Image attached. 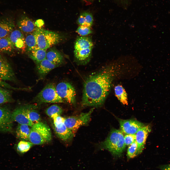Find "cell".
Returning a JSON list of instances; mask_svg holds the SVG:
<instances>
[{
	"label": "cell",
	"instance_id": "4316f807",
	"mask_svg": "<svg viewBox=\"0 0 170 170\" xmlns=\"http://www.w3.org/2000/svg\"><path fill=\"white\" fill-rule=\"evenodd\" d=\"M14 46L9 36L0 38V51L10 52L14 49Z\"/></svg>",
	"mask_w": 170,
	"mask_h": 170
},
{
	"label": "cell",
	"instance_id": "e575fe53",
	"mask_svg": "<svg viewBox=\"0 0 170 170\" xmlns=\"http://www.w3.org/2000/svg\"><path fill=\"white\" fill-rule=\"evenodd\" d=\"M158 168L161 170H170V164L160 165Z\"/></svg>",
	"mask_w": 170,
	"mask_h": 170
},
{
	"label": "cell",
	"instance_id": "4fadbf2b",
	"mask_svg": "<svg viewBox=\"0 0 170 170\" xmlns=\"http://www.w3.org/2000/svg\"><path fill=\"white\" fill-rule=\"evenodd\" d=\"M151 131V126L149 125H145L139 130L136 134V141L140 154L144 149L147 137Z\"/></svg>",
	"mask_w": 170,
	"mask_h": 170
},
{
	"label": "cell",
	"instance_id": "7402d4cb",
	"mask_svg": "<svg viewBox=\"0 0 170 170\" xmlns=\"http://www.w3.org/2000/svg\"><path fill=\"white\" fill-rule=\"evenodd\" d=\"M47 50L37 47L28 52L29 57L37 64L46 58Z\"/></svg>",
	"mask_w": 170,
	"mask_h": 170
},
{
	"label": "cell",
	"instance_id": "f546056e",
	"mask_svg": "<svg viewBox=\"0 0 170 170\" xmlns=\"http://www.w3.org/2000/svg\"><path fill=\"white\" fill-rule=\"evenodd\" d=\"M33 144L30 141L23 140L21 141L17 144V151L19 154H23L28 152Z\"/></svg>",
	"mask_w": 170,
	"mask_h": 170
},
{
	"label": "cell",
	"instance_id": "1f68e13d",
	"mask_svg": "<svg viewBox=\"0 0 170 170\" xmlns=\"http://www.w3.org/2000/svg\"><path fill=\"white\" fill-rule=\"evenodd\" d=\"M76 32L80 36H85L91 34L92 31L91 28L83 25H80L76 29Z\"/></svg>",
	"mask_w": 170,
	"mask_h": 170
},
{
	"label": "cell",
	"instance_id": "277c9868",
	"mask_svg": "<svg viewBox=\"0 0 170 170\" xmlns=\"http://www.w3.org/2000/svg\"><path fill=\"white\" fill-rule=\"evenodd\" d=\"M51 139L50 129L46 124L40 122L31 127L29 140L33 144H44L50 141Z\"/></svg>",
	"mask_w": 170,
	"mask_h": 170
},
{
	"label": "cell",
	"instance_id": "e0dca14e",
	"mask_svg": "<svg viewBox=\"0 0 170 170\" xmlns=\"http://www.w3.org/2000/svg\"><path fill=\"white\" fill-rule=\"evenodd\" d=\"M58 66L46 58L37 64L36 69L40 78L43 79L51 70Z\"/></svg>",
	"mask_w": 170,
	"mask_h": 170
},
{
	"label": "cell",
	"instance_id": "5bb4252c",
	"mask_svg": "<svg viewBox=\"0 0 170 170\" xmlns=\"http://www.w3.org/2000/svg\"><path fill=\"white\" fill-rule=\"evenodd\" d=\"M17 25L20 31L26 34L33 32L36 28L34 23L25 15H22L20 17Z\"/></svg>",
	"mask_w": 170,
	"mask_h": 170
},
{
	"label": "cell",
	"instance_id": "30bf717a",
	"mask_svg": "<svg viewBox=\"0 0 170 170\" xmlns=\"http://www.w3.org/2000/svg\"><path fill=\"white\" fill-rule=\"evenodd\" d=\"M0 78L4 81L15 82V73L10 65L5 59L0 58Z\"/></svg>",
	"mask_w": 170,
	"mask_h": 170
},
{
	"label": "cell",
	"instance_id": "52a82bcc",
	"mask_svg": "<svg viewBox=\"0 0 170 170\" xmlns=\"http://www.w3.org/2000/svg\"><path fill=\"white\" fill-rule=\"evenodd\" d=\"M56 91L64 100L69 104L74 105L76 102L75 89L72 85L67 82H62L56 86Z\"/></svg>",
	"mask_w": 170,
	"mask_h": 170
},
{
	"label": "cell",
	"instance_id": "d6986e66",
	"mask_svg": "<svg viewBox=\"0 0 170 170\" xmlns=\"http://www.w3.org/2000/svg\"><path fill=\"white\" fill-rule=\"evenodd\" d=\"M91 38L89 37L80 36L76 38L74 44V50L93 47Z\"/></svg>",
	"mask_w": 170,
	"mask_h": 170
},
{
	"label": "cell",
	"instance_id": "d4e9b609",
	"mask_svg": "<svg viewBox=\"0 0 170 170\" xmlns=\"http://www.w3.org/2000/svg\"><path fill=\"white\" fill-rule=\"evenodd\" d=\"M114 91L116 96L123 104H128L127 93L123 87L121 85H118L114 88Z\"/></svg>",
	"mask_w": 170,
	"mask_h": 170
},
{
	"label": "cell",
	"instance_id": "4dcf8cb0",
	"mask_svg": "<svg viewBox=\"0 0 170 170\" xmlns=\"http://www.w3.org/2000/svg\"><path fill=\"white\" fill-rule=\"evenodd\" d=\"M139 154L136 141L129 145L127 152V156L128 159L134 158Z\"/></svg>",
	"mask_w": 170,
	"mask_h": 170
},
{
	"label": "cell",
	"instance_id": "74e56055",
	"mask_svg": "<svg viewBox=\"0 0 170 170\" xmlns=\"http://www.w3.org/2000/svg\"><path fill=\"white\" fill-rule=\"evenodd\" d=\"M1 57V55H0V57Z\"/></svg>",
	"mask_w": 170,
	"mask_h": 170
},
{
	"label": "cell",
	"instance_id": "9a60e30c",
	"mask_svg": "<svg viewBox=\"0 0 170 170\" xmlns=\"http://www.w3.org/2000/svg\"><path fill=\"white\" fill-rule=\"evenodd\" d=\"M93 47L74 50V59L78 64L85 65L90 60L92 54Z\"/></svg>",
	"mask_w": 170,
	"mask_h": 170
},
{
	"label": "cell",
	"instance_id": "44dd1931",
	"mask_svg": "<svg viewBox=\"0 0 170 170\" xmlns=\"http://www.w3.org/2000/svg\"><path fill=\"white\" fill-rule=\"evenodd\" d=\"M23 107L25 115L33 124L41 122L40 115L33 106H27Z\"/></svg>",
	"mask_w": 170,
	"mask_h": 170
},
{
	"label": "cell",
	"instance_id": "8992f818",
	"mask_svg": "<svg viewBox=\"0 0 170 170\" xmlns=\"http://www.w3.org/2000/svg\"><path fill=\"white\" fill-rule=\"evenodd\" d=\"M94 108V107L92 108L87 112L81 113L77 115L65 118L64 124L67 127L75 134L80 127L88 124Z\"/></svg>",
	"mask_w": 170,
	"mask_h": 170
},
{
	"label": "cell",
	"instance_id": "484cf974",
	"mask_svg": "<svg viewBox=\"0 0 170 170\" xmlns=\"http://www.w3.org/2000/svg\"><path fill=\"white\" fill-rule=\"evenodd\" d=\"M25 38L27 52H29L38 47L36 37L34 31L27 34Z\"/></svg>",
	"mask_w": 170,
	"mask_h": 170
},
{
	"label": "cell",
	"instance_id": "d6a6232c",
	"mask_svg": "<svg viewBox=\"0 0 170 170\" xmlns=\"http://www.w3.org/2000/svg\"><path fill=\"white\" fill-rule=\"evenodd\" d=\"M0 86L4 88L7 89H12L14 90H26L28 89L26 88H19L13 87L6 82L0 78Z\"/></svg>",
	"mask_w": 170,
	"mask_h": 170
},
{
	"label": "cell",
	"instance_id": "8d00e7d4",
	"mask_svg": "<svg viewBox=\"0 0 170 170\" xmlns=\"http://www.w3.org/2000/svg\"><path fill=\"white\" fill-rule=\"evenodd\" d=\"M86 0L87 1H92L94 0Z\"/></svg>",
	"mask_w": 170,
	"mask_h": 170
},
{
	"label": "cell",
	"instance_id": "7c38bea8",
	"mask_svg": "<svg viewBox=\"0 0 170 170\" xmlns=\"http://www.w3.org/2000/svg\"><path fill=\"white\" fill-rule=\"evenodd\" d=\"M14 26L11 17L6 16L0 18V38L9 36Z\"/></svg>",
	"mask_w": 170,
	"mask_h": 170
},
{
	"label": "cell",
	"instance_id": "8fae6325",
	"mask_svg": "<svg viewBox=\"0 0 170 170\" xmlns=\"http://www.w3.org/2000/svg\"><path fill=\"white\" fill-rule=\"evenodd\" d=\"M8 36L15 49L22 52L26 51L25 37L21 31L17 30H13Z\"/></svg>",
	"mask_w": 170,
	"mask_h": 170
},
{
	"label": "cell",
	"instance_id": "d590c367",
	"mask_svg": "<svg viewBox=\"0 0 170 170\" xmlns=\"http://www.w3.org/2000/svg\"><path fill=\"white\" fill-rule=\"evenodd\" d=\"M34 23L36 27H41V26H42V25L44 24V22L42 20H39L37 21Z\"/></svg>",
	"mask_w": 170,
	"mask_h": 170
},
{
	"label": "cell",
	"instance_id": "ba28073f",
	"mask_svg": "<svg viewBox=\"0 0 170 170\" xmlns=\"http://www.w3.org/2000/svg\"><path fill=\"white\" fill-rule=\"evenodd\" d=\"M121 131L126 134H135L140 129L145 125L134 119H118Z\"/></svg>",
	"mask_w": 170,
	"mask_h": 170
},
{
	"label": "cell",
	"instance_id": "f1b7e54d",
	"mask_svg": "<svg viewBox=\"0 0 170 170\" xmlns=\"http://www.w3.org/2000/svg\"><path fill=\"white\" fill-rule=\"evenodd\" d=\"M11 92L8 89L0 86V104L11 102Z\"/></svg>",
	"mask_w": 170,
	"mask_h": 170
},
{
	"label": "cell",
	"instance_id": "9c48e42d",
	"mask_svg": "<svg viewBox=\"0 0 170 170\" xmlns=\"http://www.w3.org/2000/svg\"><path fill=\"white\" fill-rule=\"evenodd\" d=\"M13 121L9 110L5 107H0V132L11 130Z\"/></svg>",
	"mask_w": 170,
	"mask_h": 170
},
{
	"label": "cell",
	"instance_id": "5b68a950",
	"mask_svg": "<svg viewBox=\"0 0 170 170\" xmlns=\"http://www.w3.org/2000/svg\"><path fill=\"white\" fill-rule=\"evenodd\" d=\"M54 83L46 85L34 98V102L39 103H63L64 100L58 95Z\"/></svg>",
	"mask_w": 170,
	"mask_h": 170
},
{
	"label": "cell",
	"instance_id": "ac0fdd59",
	"mask_svg": "<svg viewBox=\"0 0 170 170\" xmlns=\"http://www.w3.org/2000/svg\"><path fill=\"white\" fill-rule=\"evenodd\" d=\"M12 117L13 121L19 124L26 125L31 127L33 125L25 115L23 106L16 109L12 113Z\"/></svg>",
	"mask_w": 170,
	"mask_h": 170
},
{
	"label": "cell",
	"instance_id": "3957f363",
	"mask_svg": "<svg viewBox=\"0 0 170 170\" xmlns=\"http://www.w3.org/2000/svg\"><path fill=\"white\" fill-rule=\"evenodd\" d=\"M37 46L40 49L47 50L59 43L63 38V36L58 33L36 27L34 31Z\"/></svg>",
	"mask_w": 170,
	"mask_h": 170
},
{
	"label": "cell",
	"instance_id": "6da1fadb",
	"mask_svg": "<svg viewBox=\"0 0 170 170\" xmlns=\"http://www.w3.org/2000/svg\"><path fill=\"white\" fill-rule=\"evenodd\" d=\"M117 67L105 66L88 76L84 81L81 104L83 107H98L104 104L117 74Z\"/></svg>",
	"mask_w": 170,
	"mask_h": 170
},
{
	"label": "cell",
	"instance_id": "ffe728a7",
	"mask_svg": "<svg viewBox=\"0 0 170 170\" xmlns=\"http://www.w3.org/2000/svg\"><path fill=\"white\" fill-rule=\"evenodd\" d=\"M46 59L50 62L59 66L62 64L64 60L63 56L57 49L52 48L47 52Z\"/></svg>",
	"mask_w": 170,
	"mask_h": 170
},
{
	"label": "cell",
	"instance_id": "83f0119b",
	"mask_svg": "<svg viewBox=\"0 0 170 170\" xmlns=\"http://www.w3.org/2000/svg\"><path fill=\"white\" fill-rule=\"evenodd\" d=\"M63 111L62 108L56 104L51 106L45 110V113L47 115L52 119L60 115Z\"/></svg>",
	"mask_w": 170,
	"mask_h": 170
},
{
	"label": "cell",
	"instance_id": "7a4b0ae2",
	"mask_svg": "<svg viewBox=\"0 0 170 170\" xmlns=\"http://www.w3.org/2000/svg\"><path fill=\"white\" fill-rule=\"evenodd\" d=\"M99 145L100 149L107 150L116 156L122 155L126 146L122 132L114 128L111 129L106 139Z\"/></svg>",
	"mask_w": 170,
	"mask_h": 170
},
{
	"label": "cell",
	"instance_id": "836d02e7",
	"mask_svg": "<svg viewBox=\"0 0 170 170\" xmlns=\"http://www.w3.org/2000/svg\"><path fill=\"white\" fill-rule=\"evenodd\" d=\"M124 140L126 145L129 146L136 141V134H126L124 136Z\"/></svg>",
	"mask_w": 170,
	"mask_h": 170
},
{
	"label": "cell",
	"instance_id": "cb8c5ba5",
	"mask_svg": "<svg viewBox=\"0 0 170 170\" xmlns=\"http://www.w3.org/2000/svg\"><path fill=\"white\" fill-rule=\"evenodd\" d=\"M29 127L27 125L19 124L16 131L17 137L23 140H29L30 131Z\"/></svg>",
	"mask_w": 170,
	"mask_h": 170
},
{
	"label": "cell",
	"instance_id": "2e32d148",
	"mask_svg": "<svg viewBox=\"0 0 170 170\" xmlns=\"http://www.w3.org/2000/svg\"><path fill=\"white\" fill-rule=\"evenodd\" d=\"M53 125L55 133L62 140L68 141L71 140L74 137L75 134L67 127L64 122L55 125Z\"/></svg>",
	"mask_w": 170,
	"mask_h": 170
},
{
	"label": "cell",
	"instance_id": "603a6c76",
	"mask_svg": "<svg viewBox=\"0 0 170 170\" xmlns=\"http://www.w3.org/2000/svg\"><path fill=\"white\" fill-rule=\"evenodd\" d=\"M93 22V15L90 12L84 11L81 13L77 21V24L91 28Z\"/></svg>",
	"mask_w": 170,
	"mask_h": 170
}]
</instances>
